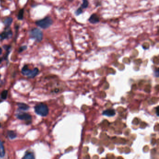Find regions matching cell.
Returning a JSON list of instances; mask_svg holds the SVG:
<instances>
[{
    "label": "cell",
    "mask_w": 159,
    "mask_h": 159,
    "mask_svg": "<svg viewBox=\"0 0 159 159\" xmlns=\"http://www.w3.org/2000/svg\"><path fill=\"white\" fill-rule=\"evenodd\" d=\"M35 112L42 116H46L49 113V108L48 106L43 104L40 103L35 107Z\"/></svg>",
    "instance_id": "1"
},
{
    "label": "cell",
    "mask_w": 159,
    "mask_h": 159,
    "mask_svg": "<svg viewBox=\"0 0 159 159\" xmlns=\"http://www.w3.org/2000/svg\"><path fill=\"white\" fill-rule=\"evenodd\" d=\"M36 24L41 28L45 29L49 28L53 23V20L50 17H46L43 19L36 22Z\"/></svg>",
    "instance_id": "2"
},
{
    "label": "cell",
    "mask_w": 159,
    "mask_h": 159,
    "mask_svg": "<svg viewBox=\"0 0 159 159\" xmlns=\"http://www.w3.org/2000/svg\"><path fill=\"white\" fill-rule=\"evenodd\" d=\"M30 36L31 38L36 39L38 42H40L43 39V33L39 29L34 28L30 31Z\"/></svg>",
    "instance_id": "3"
},
{
    "label": "cell",
    "mask_w": 159,
    "mask_h": 159,
    "mask_svg": "<svg viewBox=\"0 0 159 159\" xmlns=\"http://www.w3.org/2000/svg\"><path fill=\"white\" fill-rule=\"evenodd\" d=\"M18 119L25 120L27 122H30L31 120V116L27 113H22L19 114L17 116Z\"/></svg>",
    "instance_id": "4"
},
{
    "label": "cell",
    "mask_w": 159,
    "mask_h": 159,
    "mask_svg": "<svg viewBox=\"0 0 159 159\" xmlns=\"http://www.w3.org/2000/svg\"><path fill=\"white\" fill-rule=\"evenodd\" d=\"M89 22L92 24H95L98 22L100 21L99 17L96 14H92L88 19Z\"/></svg>",
    "instance_id": "5"
},
{
    "label": "cell",
    "mask_w": 159,
    "mask_h": 159,
    "mask_svg": "<svg viewBox=\"0 0 159 159\" xmlns=\"http://www.w3.org/2000/svg\"><path fill=\"white\" fill-rule=\"evenodd\" d=\"M12 35V32L10 30L8 31H5L0 34V39L1 40H4L7 38Z\"/></svg>",
    "instance_id": "6"
},
{
    "label": "cell",
    "mask_w": 159,
    "mask_h": 159,
    "mask_svg": "<svg viewBox=\"0 0 159 159\" xmlns=\"http://www.w3.org/2000/svg\"><path fill=\"white\" fill-rule=\"evenodd\" d=\"M115 111L112 109H109L105 110L103 112V115L108 116V117H112L115 115Z\"/></svg>",
    "instance_id": "7"
},
{
    "label": "cell",
    "mask_w": 159,
    "mask_h": 159,
    "mask_svg": "<svg viewBox=\"0 0 159 159\" xmlns=\"http://www.w3.org/2000/svg\"><path fill=\"white\" fill-rule=\"evenodd\" d=\"M31 70H29L28 68V66L27 65H25L23 67V68L22 69V73L25 75V76H29V75L30 72H31Z\"/></svg>",
    "instance_id": "8"
},
{
    "label": "cell",
    "mask_w": 159,
    "mask_h": 159,
    "mask_svg": "<svg viewBox=\"0 0 159 159\" xmlns=\"http://www.w3.org/2000/svg\"><path fill=\"white\" fill-rule=\"evenodd\" d=\"M38 72H39L38 69L36 68H35L33 70H31L28 77L29 78H33L38 74Z\"/></svg>",
    "instance_id": "9"
},
{
    "label": "cell",
    "mask_w": 159,
    "mask_h": 159,
    "mask_svg": "<svg viewBox=\"0 0 159 159\" xmlns=\"http://www.w3.org/2000/svg\"><path fill=\"white\" fill-rule=\"evenodd\" d=\"M5 152L3 145L2 142L0 141V157H3L5 156Z\"/></svg>",
    "instance_id": "10"
},
{
    "label": "cell",
    "mask_w": 159,
    "mask_h": 159,
    "mask_svg": "<svg viewBox=\"0 0 159 159\" xmlns=\"http://www.w3.org/2000/svg\"><path fill=\"white\" fill-rule=\"evenodd\" d=\"M18 106L20 109L22 110H27L29 109V106L27 105L24 103H18Z\"/></svg>",
    "instance_id": "11"
},
{
    "label": "cell",
    "mask_w": 159,
    "mask_h": 159,
    "mask_svg": "<svg viewBox=\"0 0 159 159\" xmlns=\"http://www.w3.org/2000/svg\"><path fill=\"white\" fill-rule=\"evenodd\" d=\"M13 22V19L11 17H8L6 19L4 22V23L6 27H9Z\"/></svg>",
    "instance_id": "12"
},
{
    "label": "cell",
    "mask_w": 159,
    "mask_h": 159,
    "mask_svg": "<svg viewBox=\"0 0 159 159\" xmlns=\"http://www.w3.org/2000/svg\"><path fill=\"white\" fill-rule=\"evenodd\" d=\"M7 135L9 138L11 139H13L16 138V134L15 132L13 131H9L7 132Z\"/></svg>",
    "instance_id": "13"
},
{
    "label": "cell",
    "mask_w": 159,
    "mask_h": 159,
    "mask_svg": "<svg viewBox=\"0 0 159 159\" xmlns=\"http://www.w3.org/2000/svg\"><path fill=\"white\" fill-rule=\"evenodd\" d=\"M35 158L34 154L31 153H27L25 155V156L23 157L24 159H34Z\"/></svg>",
    "instance_id": "14"
},
{
    "label": "cell",
    "mask_w": 159,
    "mask_h": 159,
    "mask_svg": "<svg viewBox=\"0 0 159 159\" xmlns=\"http://www.w3.org/2000/svg\"><path fill=\"white\" fill-rule=\"evenodd\" d=\"M88 5H89V2H88V0H83V3L81 5V6H80V7L82 9L86 8L88 7Z\"/></svg>",
    "instance_id": "15"
},
{
    "label": "cell",
    "mask_w": 159,
    "mask_h": 159,
    "mask_svg": "<svg viewBox=\"0 0 159 159\" xmlns=\"http://www.w3.org/2000/svg\"><path fill=\"white\" fill-rule=\"evenodd\" d=\"M23 14H24V9H21L18 13V19L19 20H22L23 18Z\"/></svg>",
    "instance_id": "16"
},
{
    "label": "cell",
    "mask_w": 159,
    "mask_h": 159,
    "mask_svg": "<svg viewBox=\"0 0 159 159\" xmlns=\"http://www.w3.org/2000/svg\"><path fill=\"white\" fill-rule=\"evenodd\" d=\"M7 95V90H3L1 94V97L3 99H5Z\"/></svg>",
    "instance_id": "17"
},
{
    "label": "cell",
    "mask_w": 159,
    "mask_h": 159,
    "mask_svg": "<svg viewBox=\"0 0 159 159\" xmlns=\"http://www.w3.org/2000/svg\"><path fill=\"white\" fill-rule=\"evenodd\" d=\"M83 9L80 7L78 9H77L76 10V11L75 12V14L77 16H78V15H80V14H81L82 13H83Z\"/></svg>",
    "instance_id": "18"
},
{
    "label": "cell",
    "mask_w": 159,
    "mask_h": 159,
    "mask_svg": "<svg viewBox=\"0 0 159 159\" xmlns=\"http://www.w3.org/2000/svg\"><path fill=\"white\" fill-rule=\"evenodd\" d=\"M27 48V47L26 46H22V47H21L20 49H19V52H21L22 51H23L25 50V49H26Z\"/></svg>",
    "instance_id": "19"
},
{
    "label": "cell",
    "mask_w": 159,
    "mask_h": 159,
    "mask_svg": "<svg viewBox=\"0 0 159 159\" xmlns=\"http://www.w3.org/2000/svg\"><path fill=\"white\" fill-rule=\"evenodd\" d=\"M158 106L157 107V108H156V114H157V115L158 116Z\"/></svg>",
    "instance_id": "20"
},
{
    "label": "cell",
    "mask_w": 159,
    "mask_h": 159,
    "mask_svg": "<svg viewBox=\"0 0 159 159\" xmlns=\"http://www.w3.org/2000/svg\"><path fill=\"white\" fill-rule=\"evenodd\" d=\"M2 49H1V48L0 47V55L1 54V53H2Z\"/></svg>",
    "instance_id": "21"
},
{
    "label": "cell",
    "mask_w": 159,
    "mask_h": 159,
    "mask_svg": "<svg viewBox=\"0 0 159 159\" xmlns=\"http://www.w3.org/2000/svg\"><path fill=\"white\" fill-rule=\"evenodd\" d=\"M2 61V58H0V64L1 63Z\"/></svg>",
    "instance_id": "22"
},
{
    "label": "cell",
    "mask_w": 159,
    "mask_h": 159,
    "mask_svg": "<svg viewBox=\"0 0 159 159\" xmlns=\"http://www.w3.org/2000/svg\"><path fill=\"white\" fill-rule=\"evenodd\" d=\"M69 1H72V0H68Z\"/></svg>",
    "instance_id": "23"
},
{
    "label": "cell",
    "mask_w": 159,
    "mask_h": 159,
    "mask_svg": "<svg viewBox=\"0 0 159 159\" xmlns=\"http://www.w3.org/2000/svg\"></svg>",
    "instance_id": "24"
}]
</instances>
